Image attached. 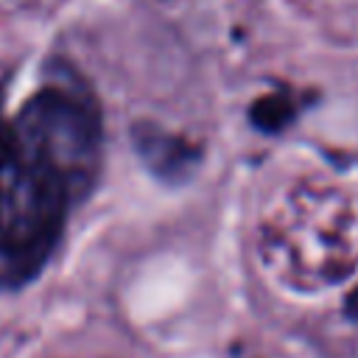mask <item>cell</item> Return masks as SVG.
Instances as JSON below:
<instances>
[{
    "label": "cell",
    "instance_id": "3957f363",
    "mask_svg": "<svg viewBox=\"0 0 358 358\" xmlns=\"http://www.w3.org/2000/svg\"><path fill=\"white\" fill-rule=\"evenodd\" d=\"M299 101L288 90L266 92L249 106V123L263 134H280L299 117Z\"/></svg>",
    "mask_w": 358,
    "mask_h": 358
},
{
    "label": "cell",
    "instance_id": "6da1fadb",
    "mask_svg": "<svg viewBox=\"0 0 358 358\" xmlns=\"http://www.w3.org/2000/svg\"><path fill=\"white\" fill-rule=\"evenodd\" d=\"M101 173V101L73 67L56 64L14 115L0 103V288L22 291L48 268Z\"/></svg>",
    "mask_w": 358,
    "mask_h": 358
},
{
    "label": "cell",
    "instance_id": "7a4b0ae2",
    "mask_svg": "<svg viewBox=\"0 0 358 358\" xmlns=\"http://www.w3.org/2000/svg\"><path fill=\"white\" fill-rule=\"evenodd\" d=\"M129 137L140 165L168 187L187 185L204 162V145L199 140L168 131L154 120H134Z\"/></svg>",
    "mask_w": 358,
    "mask_h": 358
},
{
    "label": "cell",
    "instance_id": "277c9868",
    "mask_svg": "<svg viewBox=\"0 0 358 358\" xmlns=\"http://www.w3.org/2000/svg\"><path fill=\"white\" fill-rule=\"evenodd\" d=\"M341 310H344V319L347 322H352V324H358V282L347 291V296H344V305H341Z\"/></svg>",
    "mask_w": 358,
    "mask_h": 358
}]
</instances>
